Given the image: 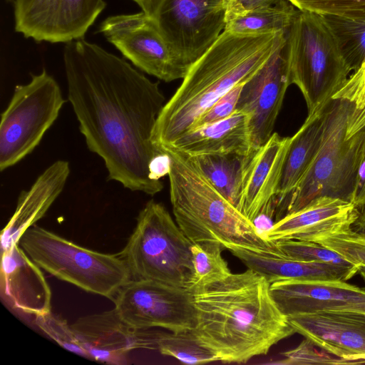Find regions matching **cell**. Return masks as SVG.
Listing matches in <instances>:
<instances>
[{
	"label": "cell",
	"instance_id": "6da1fadb",
	"mask_svg": "<svg viewBox=\"0 0 365 365\" xmlns=\"http://www.w3.org/2000/svg\"><path fill=\"white\" fill-rule=\"evenodd\" d=\"M68 99L87 147L108 178L150 195L163 188L150 165L159 154L153 131L165 98L158 82L123 58L84 38L65 43Z\"/></svg>",
	"mask_w": 365,
	"mask_h": 365
},
{
	"label": "cell",
	"instance_id": "7a4b0ae2",
	"mask_svg": "<svg viewBox=\"0 0 365 365\" xmlns=\"http://www.w3.org/2000/svg\"><path fill=\"white\" fill-rule=\"evenodd\" d=\"M197 341L223 363L266 355L295 333L270 292V283L247 269L192 294Z\"/></svg>",
	"mask_w": 365,
	"mask_h": 365
},
{
	"label": "cell",
	"instance_id": "3957f363",
	"mask_svg": "<svg viewBox=\"0 0 365 365\" xmlns=\"http://www.w3.org/2000/svg\"><path fill=\"white\" fill-rule=\"evenodd\" d=\"M287 33L240 34L225 29L190 67L162 108L152 140L160 150L174 142L220 97L249 80L286 43Z\"/></svg>",
	"mask_w": 365,
	"mask_h": 365
},
{
	"label": "cell",
	"instance_id": "277c9868",
	"mask_svg": "<svg viewBox=\"0 0 365 365\" xmlns=\"http://www.w3.org/2000/svg\"><path fill=\"white\" fill-rule=\"evenodd\" d=\"M170 198L175 220L192 243L214 242L254 250L279 251L255 224L222 196L187 155L170 148Z\"/></svg>",
	"mask_w": 365,
	"mask_h": 365
},
{
	"label": "cell",
	"instance_id": "5b68a950",
	"mask_svg": "<svg viewBox=\"0 0 365 365\" xmlns=\"http://www.w3.org/2000/svg\"><path fill=\"white\" fill-rule=\"evenodd\" d=\"M354 108L352 102L341 98H333L324 107L322 145L305 175L283 202V217L321 196L352 201L357 170L365 155V126L346 137L348 119Z\"/></svg>",
	"mask_w": 365,
	"mask_h": 365
},
{
	"label": "cell",
	"instance_id": "8992f818",
	"mask_svg": "<svg viewBox=\"0 0 365 365\" xmlns=\"http://www.w3.org/2000/svg\"><path fill=\"white\" fill-rule=\"evenodd\" d=\"M284 50L291 84L302 92L308 115L322 111L351 72L322 16L299 10Z\"/></svg>",
	"mask_w": 365,
	"mask_h": 365
},
{
	"label": "cell",
	"instance_id": "52a82bcc",
	"mask_svg": "<svg viewBox=\"0 0 365 365\" xmlns=\"http://www.w3.org/2000/svg\"><path fill=\"white\" fill-rule=\"evenodd\" d=\"M192 245L165 206L151 200L139 212L136 225L118 255L132 279L187 289L194 272Z\"/></svg>",
	"mask_w": 365,
	"mask_h": 365
},
{
	"label": "cell",
	"instance_id": "ba28073f",
	"mask_svg": "<svg viewBox=\"0 0 365 365\" xmlns=\"http://www.w3.org/2000/svg\"><path fill=\"white\" fill-rule=\"evenodd\" d=\"M19 245L36 264L51 275L112 301L132 279L119 255L83 247L36 225L24 232Z\"/></svg>",
	"mask_w": 365,
	"mask_h": 365
},
{
	"label": "cell",
	"instance_id": "9c48e42d",
	"mask_svg": "<svg viewBox=\"0 0 365 365\" xmlns=\"http://www.w3.org/2000/svg\"><path fill=\"white\" fill-rule=\"evenodd\" d=\"M65 103L61 88L46 70L15 87L1 115L0 170L14 165L30 154L57 119Z\"/></svg>",
	"mask_w": 365,
	"mask_h": 365
},
{
	"label": "cell",
	"instance_id": "30bf717a",
	"mask_svg": "<svg viewBox=\"0 0 365 365\" xmlns=\"http://www.w3.org/2000/svg\"><path fill=\"white\" fill-rule=\"evenodd\" d=\"M148 14L188 70L227 24L226 0H155Z\"/></svg>",
	"mask_w": 365,
	"mask_h": 365
},
{
	"label": "cell",
	"instance_id": "8fae6325",
	"mask_svg": "<svg viewBox=\"0 0 365 365\" xmlns=\"http://www.w3.org/2000/svg\"><path fill=\"white\" fill-rule=\"evenodd\" d=\"M113 301L120 317L138 329L160 327L181 332L192 330L196 324L193 294L187 288L131 279Z\"/></svg>",
	"mask_w": 365,
	"mask_h": 365
},
{
	"label": "cell",
	"instance_id": "7c38bea8",
	"mask_svg": "<svg viewBox=\"0 0 365 365\" xmlns=\"http://www.w3.org/2000/svg\"><path fill=\"white\" fill-rule=\"evenodd\" d=\"M98 32L140 71L169 83L182 79L188 69L173 55L153 19L141 11L109 16Z\"/></svg>",
	"mask_w": 365,
	"mask_h": 365
},
{
	"label": "cell",
	"instance_id": "4fadbf2b",
	"mask_svg": "<svg viewBox=\"0 0 365 365\" xmlns=\"http://www.w3.org/2000/svg\"><path fill=\"white\" fill-rule=\"evenodd\" d=\"M14 30L36 42L66 43L85 38L105 0H14Z\"/></svg>",
	"mask_w": 365,
	"mask_h": 365
},
{
	"label": "cell",
	"instance_id": "5bb4252c",
	"mask_svg": "<svg viewBox=\"0 0 365 365\" xmlns=\"http://www.w3.org/2000/svg\"><path fill=\"white\" fill-rule=\"evenodd\" d=\"M284 46L243 84L241 90L236 110L248 115L251 153L272 135L286 91L291 85Z\"/></svg>",
	"mask_w": 365,
	"mask_h": 365
},
{
	"label": "cell",
	"instance_id": "9a60e30c",
	"mask_svg": "<svg viewBox=\"0 0 365 365\" xmlns=\"http://www.w3.org/2000/svg\"><path fill=\"white\" fill-rule=\"evenodd\" d=\"M71 325L92 361L122 365L134 349L157 350L158 332L129 325L114 308L81 317Z\"/></svg>",
	"mask_w": 365,
	"mask_h": 365
},
{
	"label": "cell",
	"instance_id": "2e32d148",
	"mask_svg": "<svg viewBox=\"0 0 365 365\" xmlns=\"http://www.w3.org/2000/svg\"><path fill=\"white\" fill-rule=\"evenodd\" d=\"M295 333L317 347L345 360L365 364V314L349 311L320 310L288 317Z\"/></svg>",
	"mask_w": 365,
	"mask_h": 365
},
{
	"label": "cell",
	"instance_id": "e0dca14e",
	"mask_svg": "<svg viewBox=\"0 0 365 365\" xmlns=\"http://www.w3.org/2000/svg\"><path fill=\"white\" fill-rule=\"evenodd\" d=\"M291 137L273 133L268 140L246 157L238 210L250 221L260 215L272 217Z\"/></svg>",
	"mask_w": 365,
	"mask_h": 365
},
{
	"label": "cell",
	"instance_id": "ac0fdd59",
	"mask_svg": "<svg viewBox=\"0 0 365 365\" xmlns=\"http://www.w3.org/2000/svg\"><path fill=\"white\" fill-rule=\"evenodd\" d=\"M0 295L13 312L25 317L51 311V288L41 270L15 244L1 252Z\"/></svg>",
	"mask_w": 365,
	"mask_h": 365
},
{
	"label": "cell",
	"instance_id": "d6986e66",
	"mask_svg": "<svg viewBox=\"0 0 365 365\" xmlns=\"http://www.w3.org/2000/svg\"><path fill=\"white\" fill-rule=\"evenodd\" d=\"M359 217L351 202L321 196L276 221L265 237L272 243L284 240L312 241L318 236L352 227Z\"/></svg>",
	"mask_w": 365,
	"mask_h": 365
},
{
	"label": "cell",
	"instance_id": "ffe728a7",
	"mask_svg": "<svg viewBox=\"0 0 365 365\" xmlns=\"http://www.w3.org/2000/svg\"><path fill=\"white\" fill-rule=\"evenodd\" d=\"M271 294L287 317L336 309L365 300V289L345 281L284 279L270 284Z\"/></svg>",
	"mask_w": 365,
	"mask_h": 365
},
{
	"label": "cell",
	"instance_id": "44dd1931",
	"mask_svg": "<svg viewBox=\"0 0 365 365\" xmlns=\"http://www.w3.org/2000/svg\"><path fill=\"white\" fill-rule=\"evenodd\" d=\"M69 174V163L58 160L29 190L21 192L15 211L1 232V252L19 244L24 232L45 215L63 191Z\"/></svg>",
	"mask_w": 365,
	"mask_h": 365
},
{
	"label": "cell",
	"instance_id": "7402d4cb",
	"mask_svg": "<svg viewBox=\"0 0 365 365\" xmlns=\"http://www.w3.org/2000/svg\"><path fill=\"white\" fill-rule=\"evenodd\" d=\"M228 250L247 268L264 276L271 284L284 279L346 282L358 273L359 267H344L292 259L280 251L254 250L239 246Z\"/></svg>",
	"mask_w": 365,
	"mask_h": 365
},
{
	"label": "cell",
	"instance_id": "603a6c76",
	"mask_svg": "<svg viewBox=\"0 0 365 365\" xmlns=\"http://www.w3.org/2000/svg\"><path fill=\"white\" fill-rule=\"evenodd\" d=\"M188 156L251 153V136L247 114L236 110L219 121L194 128L165 146Z\"/></svg>",
	"mask_w": 365,
	"mask_h": 365
},
{
	"label": "cell",
	"instance_id": "cb8c5ba5",
	"mask_svg": "<svg viewBox=\"0 0 365 365\" xmlns=\"http://www.w3.org/2000/svg\"><path fill=\"white\" fill-rule=\"evenodd\" d=\"M324 130L323 109L307 115L299 130L291 137L278 187L277 206L283 203L311 166L322 145Z\"/></svg>",
	"mask_w": 365,
	"mask_h": 365
},
{
	"label": "cell",
	"instance_id": "d4e9b609",
	"mask_svg": "<svg viewBox=\"0 0 365 365\" xmlns=\"http://www.w3.org/2000/svg\"><path fill=\"white\" fill-rule=\"evenodd\" d=\"M189 157L212 186L238 209L246 156L205 154Z\"/></svg>",
	"mask_w": 365,
	"mask_h": 365
},
{
	"label": "cell",
	"instance_id": "484cf974",
	"mask_svg": "<svg viewBox=\"0 0 365 365\" xmlns=\"http://www.w3.org/2000/svg\"><path fill=\"white\" fill-rule=\"evenodd\" d=\"M298 11L288 0H277L228 21L225 29L240 34L287 33Z\"/></svg>",
	"mask_w": 365,
	"mask_h": 365
},
{
	"label": "cell",
	"instance_id": "4316f807",
	"mask_svg": "<svg viewBox=\"0 0 365 365\" xmlns=\"http://www.w3.org/2000/svg\"><path fill=\"white\" fill-rule=\"evenodd\" d=\"M225 247L217 242L192 243L191 252L194 272L187 289L192 294L220 282L232 272L222 252Z\"/></svg>",
	"mask_w": 365,
	"mask_h": 365
},
{
	"label": "cell",
	"instance_id": "83f0119b",
	"mask_svg": "<svg viewBox=\"0 0 365 365\" xmlns=\"http://www.w3.org/2000/svg\"><path fill=\"white\" fill-rule=\"evenodd\" d=\"M333 34L351 71L365 63V19L321 15Z\"/></svg>",
	"mask_w": 365,
	"mask_h": 365
},
{
	"label": "cell",
	"instance_id": "f1b7e54d",
	"mask_svg": "<svg viewBox=\"0 0 365 365\" xmlns=\"http://www.w3.org/2000/svg\"><path fill=\"white\" fill-rule=\"evenodd\" d=\"M157 350L185 364H203L219 361L218 358L202 346L190 331L158 332Z\"/></svg>",
	"mask_w": 365,
	"mask_h": 365
},
{
	"label": "cell",
	"instance_id": "f546056e",
	"mask_svg": "<svg viewBox=\"0 0 365 365\" xmlns=\"http://www.w3.org/2000/svg\"><path fill=\"white\" fill-rule=\"evenodd\" d=\"M274 243L277 250L282 254L297 260L344 267L355 265L335 251L315 242L284 240Z\"/></svg>",
	"mask_w": 365,
	"mask_h": 365
},
{
	"label": "cell",
	"instance_id": "4dcf8cb0",
	"mask_svg": "<svg viewBox=\"0 0 365 365\" xmlns=\"http://www.w3.org/2000/svg\"><path fill=\"white\" fill-rule=\"evenodd\" d=\"M312 242L335 251L358 267H365V235L352 227L318 236Z\"/></svg>",
	"mask_w": 365,
	"mask_h": 365
},
{
	"label": "cell",
	"instance_id": "1f68e13d",
	"mask_svg": "<svg viewBox=\"0 0 365 365\" xmlns=\"http://www.w3.org/2000/svg\"><path fill=\"white\" fill-rule=\"evenodd\" d=\"M32 322L39 330L63 349L91 360L89 353L66 319L51 311L34 317Z\"/></svg>",
	"mask_w": 365,
	"mask_h": 365
},
{
	"label": "cell",
	"instance_id": "d6a6232c",
	"mask_svg": "<svg viewBox=\"0 0 365 365\" xmlns=\"http://www.w3.org/2000/svg\"><path fill=\"white\" fill-rule=\"evenodd\" d=\"M301 11L349 19H365V0H288Z\"/></svg>",
	"mask_w": 365,
	"mask_h": 365
},
{
	"label": "cell",
	"instance_id": "836d02e7",
	"mask_svg": "<svg viewBox=\"0 0 365 365\" xmlns=\"http://www.w3.org/2000/svg\"><path fill=\"white\" fill-rule=\"evenodd\" d=\"M307 339L293 349L282 353L284 359L269 362V364L292 365V364H347V362L318 347Z\"/></svg>",
	"mask_w": 365,
	"mask_h": 365
},
{
	"label": "cell",
	"instance_id": "e575fe53",
	"mask_svg": "<svg viewBox=\"0 0 365 365\" xmlns=\"http://www.w3.org/2000/svg\"><path fill=\"white\" fill-rule=\"evenodd\" d=\"M244 83L235 86L215 101L195 121L191 129L219 121L232 115L236 110L237 104Z\"/></svg>",
	"mask_w": 365,
	"mask_h": 365
},
{
	"label": "cell",
	"instance_id": "d590c367",
	"mask_svg": "<svg viewBox=\"0 0 365 365\" xmlns=\"http://www.w3.org/2000/svg\"><path fill=\"white\" fill-rule=\"evenodd\" d=\"M333 98L349 101L354 104L356 110L365 107V63L349 77Z\"/></svg>",
	"mask_w": 365,
	"mask_h": 365
},
{
	"label": "cell",
	"instance_id": "8d00e7d4",
	"mask_svg": "<svg viewBox=\"0 0 365 365\" xmlns=\"http://www.w3.org/2000/svg\"><path fill=\"white\" fill-rule=\"evenodd\" d=\"M277 0H226L227 22Z\"/></svg>",
	"mask_w": 365,
	"mask_h": 365
},
{
	"label": "cell",
	"instance_id": "74e56055",
	"mask_svg": "<svg viewBox=\"0 0 365 365\" xmlns=\"http://www.w3.org/2000/svg\"><path fill=\"white\" fill-rule=\"evenodd\" d=\"M351 202L359 214L357 220H365V155L357 170Z\"/></svg>",
	"mask_w": 365,
	"mask_h": 365
},
{
	"label": "cell",
	"instance_id": "f35d334b",
	"mask_svg": "<svg viewBox=\"0 0 365 365\" xmlns=\"http://www.w3.org/2000/svg\"><path fill=\"white\" fill-rule=\"evenodd\" d=\"M170 160L169 155L163 152L158 155L150 163V172L152 179L160 180V178L168 175Z\"/></svg>",
	"mask_w": 365,
	"mask_h": 365
},
{
	"label": "cell",
	"instance_id": "ab89813d",
	"mask_svg": "<svg viewBox=\"0 0 365 365\" xmlns=\"http://www.w3.org/2000/svg\"><path fill=\"white\" fill-rule=\"evenodd\" d=\"M364 126H365V107L359 110H356L354 108L348 119L346 137L352 136Z\"/></svg>",
	"mask_w": 365,
	"mask_h": 365
},
{
	"label": "cell",
	"instance_id": "60d3db41",
	"mask_svg": "<svg viewBox=\"0 0 365 365\" xmlns=\"http://www.w3.org/2000/svg\"><path fill=\"white\" fill-rule=\"evenodd\" d=\"M331 310H341V311H349V312H355L365 314V300L357 302H352L346 304L338 307L336 309Z\"/></svg>",
	"mask_w": 365,
	"mask_h": 365
},
{
	"label": "cell",
	"instance_id": "b9f144b4",
	"mask_svg": "<svg viewBox=\"0 0 365 365\" xmlns=\"http://www.w3.org/2000/svg\"><path fill=\"white\" fill-rule=\"evenodd\" d=\"M137 4L141 11L148 14L155 3V0H131Z\"/></svg>",
	"mask_w": 365,
	"mask_h": 365
},
{
	"label": "cell",
	"instance_id": "7bdbcfd3",
	"mask_svg": "<svg viewBox=\"0 0 365 365\" xmlns=\"http://www.w3.org/2000/svg\"><path fill=\"white\" fill-rule=\"evenodd\" d=\"M352 228L355 231L365 235V220H357L352 226Z\"/></svg>",
	"mask_w": 365,
	"mask_h": 365
},
{
	"label": "cell",
	"instance_id": "ee69618b",
	"mask_svg": "<svg viewBox=\"0 0 365 365\" xmlns=\"http://www.w3.org/2000/svg\"><path fill=\"white\" fill-rule=\"evenodd\" d=\"M358 273L360 274V276L365 282V267L359 266Z\"/></svg>",
	"mask_w": 365,
	"mask_h": 365
},
{
	"label": "cell",
	"instance_id": "f6af8a7d",
	"mask_svg": "<svg viewBox=\"0 0 365 365\" xmlns=\"http://www.w3.org/2000/svg\"><path fill=\"white\" fill-rule=\"evenodd\" d=\"M8 3H14V0H5Z\"/></svg>",
	"mask_w": 365,
	"mask_h": 365
}]
</instances>
